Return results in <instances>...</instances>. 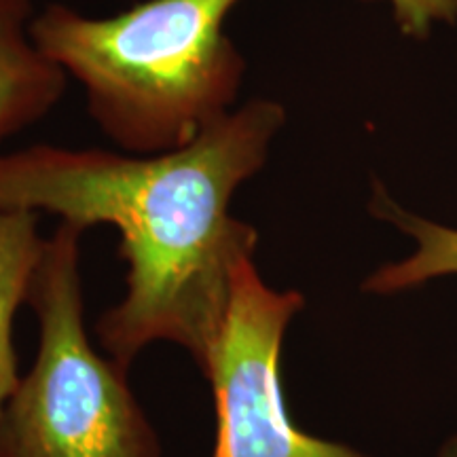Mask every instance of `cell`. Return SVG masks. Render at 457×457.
Wrapping results in <instances>:
<instances>
[{
	"label": "cell",
	"instance_id": "5b68a950",
	"mask_svg": "<svg viewBox=\"0 0 457 457\" xmlns=\"http://www.w3.org/2000/svg\"><path fill=\"white\" fill-rule=\"evenodd\" d=\"M32 0H0V145L54 111L68 77L30 38Z\"/></svg>",
	"mask_w": 457,
	"mask_h": 457
},
{
	"label": "cell",
	"instance_id": "7a4b0ae2",
	"mask_svg": "<svg viewBox=\"0 0 457 457\" xmlns=\"http://www.w3.org/2000/svg\"><path fill=\"white\" fill-rule=\"evenodd\" d=\"M244 0H145L87 17L62 3L30 21L43 55L83 85L98 128L129 155L187 146L236 111L245 60L225 32Z\"/></svg>",
	"mask_w": 457,
	"mask_h": 457
},
{
	"label": "cell",
	"instance_id": "3957f363",
	"mask_svg": "<svg viewBox=\"0 0 457 457\" xmlns=\"http://www.w3.org/2000/svg\"><path fill=\"white\" fill-rule=\"evenodd\" d=\"M62 220L34 267L26 305L38 318V353L0 420V457H162L121 364L85 330L81 239Z\"/></svg>",
	"mask_w": 457,
	"mask_h": 457
},
{
	"label": "cell",
	"instance_id": "277c9868",
	"mask_svg": "<svg viewBox=\"0 0 457 457\" xmlns=\"http://www.w3.org/2000/svg\"><path fill=\"white\" fill-rule=\"evenodd\" d=\"M305 307L296 290L271 288L244 261L202 373L212 386L216 447L212 457H370L350 445L310 436L286 409L279 358L286 330Z\"/></svg>",
	"mask_w": 457,
	"mask_h": 457
},
{
	"label": "cell",
	"instance_id": "6da1fadb",
	"mask_svg": "<svg viewBox=\"0 0 457 457\" xmlns=\"http://www.w3.org/2000/svg\"><path fill=\"white\" fill-rule=\"evenodd\" d=\"M284 121L282 104L256 98L162 155L54 145L0 153V210L117 228L128 276L123 299L98 322L108 358L129 369L145 347L168 341L204 370L237 267L259 244L231 202L262 170Z\"/></svg>",
	"mask_w": 457,
	"mask_h": 457
},
{
	"label": "cell",
	"instance_id": "8992f818",
	"mask_svg": "<svg viewBox=\"0 0 457 457\" xmlns=\"http://www.w3.org/2000/svg\"><path fill=\"white\" fill-rule=\"evenodd\" d=\"M43 242L37 212L0 210V420L21 381L13 345L15 313L26 303Z\"/></svg>",
	"mask_w": 457,
	"mask_h": 457
},
{
	"label": "cell",
	"instance_id": "52a82bcc",
	"mask_svg": "<svg viewBox=\"0 0 457 457\" xmlns=\"http://www.w3.org/2000/svg\"><path fill=\"white\" fill-rule=\"evenodd\" d=\"M370 212L413 237L415 250L409 259L390 262L370 273L362 284L364 293L396 295L413 290L430 279L457 276V228L436 225L407 212L387 195L381 185L375 187L370 197Z\"/></svg>",
	"mask_w": 457,
	"mask_h": 457
},
{
	"label": "cell",
	"instance_id": "ba28073f",
	"mask_svg": "<svg viewBox=\"0 0 457 457\" xmlns=\"http://www.w3.org/2000/svg\"><path fill=\"white\" fill-rule=\"evenodd\" d=\"M392 4L396 21L407 34L421 37L434 21H451L457 17V0H386Z\"/></svg>",
	"mask_w": 457,
	"mask_h": 457
},
{
	"label": "cell",
	"instance_id": "9c48e42d",
	"mask_svg": "<svg viewBox=\"0 0 457 457\" xmlns=\"http://www.w3.org/2000/svg\"><path fill=\"white\" fill-rule=\"evenodd\" d=\"M434 457H457V432L451 434L449 438H445Z\"/></svg>",
	"mask_w": 457,
	"mask_h": 457
}]
</instances>
